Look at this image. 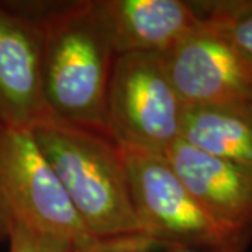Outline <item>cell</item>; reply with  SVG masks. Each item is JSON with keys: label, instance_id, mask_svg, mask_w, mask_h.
<instances>
[{"label": "cell", "instance_id": "obj_14", "mask_svg": "<svg viewBox=\"0 0 252 252\" xmlns=\"http://www.w3.org/2000/svg\"><path fill=\"white\" fill-rule=\"evenodd\" d=\"M165 252H225L216 250H206V248H193V247H182V245H168L162 247Z\"/></svg>", "mask_w": 252, "mask_h": 252}, {"label": "cell", "instance_id": "obj_4", "mask_svg": "<svg viewBox=\"0 0 252 252\" xmlns=\"http://www.w3.org/2000/svg\"><path fill=\"white\" fill-rule=\"evenodd\" d=\"M184 109L161 55H118L107 95L105 135L122 150L165 156L181 139Z\"/></svg>", "mask_w": 252, "mask_h": 252}, {"label": "cell", "instance_id": "obj_10", "mask_svg": "<svg viewBox=\"0 0 252 252\" xmlns=\"http://www.w3.org/2000/svg\"><path fill=\"white\" fill-rule=\"evenodd\" d=\"M181 140L252 172V105L185 107Z\"/></svg>", "mask_w": 252, "mask_h": 252}, {"label": "cell", "instance_id": "obj_8", "mask_svg": "<svg viewBox=\"0 0 252 252\" xmlns=\"http://www.w3.org/2000/svg\"><path fill=\"white\" fill-rule=\"evenodd\" d=\"M167 161L192 196L221 227L252 240V172L178 140Z\"/></svg>", "mask_w": 252, "mask_h": 252}, {"label": "cell", "instance_id": "obj_11", "mask_svg": "<svg viewBox=\"0 0 252 252\" xmlns=\"http://www.w3.org/2000/svg\"><path fill=\"white\" fill-rule=\"evenodd\" d=\"M196 6L207 26L252 63V0L196 1Z\"/></svg>", "mask_w": 252, "mask_h": 252}, {"label": "cell", "instance_id": "obj_12", "mask_svg": "<svg viewBox=\"0 0 252 252\" xmlns=\"http://www.w3.org/2000/svg\"><path fill=\"white\" fill-rule=\"evenodd\" d=\"M9 252H80L73 244L54 235L17 227L7 238Z\"/></svg>", "mask_w": 252, "mask_h": 252}, {"label": "cell", "instance_id": "obj_9", "mask_svg": "<svg viewBox=\"0 0 252 252\" xmlns=\"http://www.w3.org/2000/svg\"><path fill=\"white\" fill-rule=\"evenodd\" d=\"M117 55L164 56L203 27L196 1L101 0Z\"/></svg>", "mask_w": 252, "mask_h": 252}, {"label": "cell", "instance_id": "obj_3", "mask_svg": "<svg viewBox=\"0 0 252 252\" xmlns=\"http://www.w3.org/2000/svg\"><path fill=\"white\" fill-rule=\"evenodd\" d=\"M24 227L73 244L80 252H104L81 223L31 129L0 122V241Z\"/></svg>", "mask_w": 252, "mask_h": 252}, {"label": "cell", "instance_id": "obj_7", "mask_svg": "<svg viewBox=\"0 0 252 252\" xmlns=\"http://www.w3.org/2000/svg\"><path fill=\"white\" fill-rule=\"evenodd\" d=\"M49 117L41 26L21 3L0 1V122L31 129Z\"/></svg>", "mask_w": 252, "mask_h": 252}, {"label": "cell", "instance_id": "obj_5", "mask_svg": "<svg viewBox=\"0 0 252 252\" xmlns=\"http://www.w3.org/2000/svg\"><path fill=\"white\" fill-rule=\"evenodd\" d=\"M136 219L154 245L244 252L251 241L230 233L192 196L165 156L124 150Z\"/></svg>", "mask_w": 252, "mask_h": 252}, {"label": "cell", "instance_id": "obj_13", "mask_svg": "<svg viewBox=\"0 0 252 252\" xmlns=\"http://www.w3.org/2000/svg\"><path fill=\"white\" fill-rule=\"evenodd\" d=\"M152 247H154V244L147 238H137L127 243L118 244L104 252H147Z\"/></svg>", "mask_w": 252, "mask_h": 252}, {"label": "cell", "instance_id": "obj_2", "mask_svg": "<svg viewBox=\"0 0 252 252\" xmlns=\"http://www.w3.org/2000/svg\"><path fill=\"white\" fill-rule=\"evenodd\" d=\"M87 233L99 244L144 238L136 219L124 150L105 133L54 118L31 127Z\"/></svg>", "mask_w": 252, "mask_h": 252}, {"label": "cell", "instance_id": "obj_6", "mask_svg": "<svg viewBox=\"0 0 252 252\" xmlns=\"http://www.w3.org/2000/svg\"><path fill=\"white\" fill-rule=\"evenodd\" d=\"M162 59L184 107L252 105V63L206 23Z\"/></svg>", "mask_w": 252, "mask_h": 252}, {"label": "cell", "instance_id": "obj_1", "mask_svg": "<svg viewBox=\"0 0 252 252\" xmlns=\"http://www.w3.org/2000/svg\"><path fill=\"white\" fill-rule=\"evenodd\" d=\"M21 6L42 31V86L51 118L105 133L118 55L101 0Z\"/></svg>", "mask_w": 252, "mask_h": 252}]
</instances>
